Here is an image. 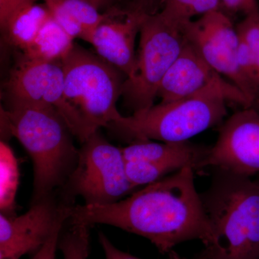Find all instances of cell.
Returning <instances> with one entry per match:
<instances>
[{
  "label": "cell",
  "mask_w": 259,
  "mask_h": 259,
  "mask_svg": "<svg viewBox=\"0 0 259 259\" xmlns=\"http://www.w3.org/2000/svg\"><path fill=\"white\" fill-rule=\"evenodd\" d=\"M68 221L120 228L149 240L163 254L185 242L200 240L205 246L212 239L202 197L194 183V170L190 166L114 203L71 205Z\"/></svg>",
  "instance_id": "1"
},
{
  "label": "cell",
  "mask_w": 259,
  "mask_h": 259,
  "mask_svg": "<svg viewBox=\"0 0 259 259\" xmlns=\"http://www.w3.org/2000/svg\"><path fill=\"white\" fill-rule=\"evenodd\" d=\"M4 128L25 148L33 164L32 204L53 195L74 170L79 149L71 131L54 107L32 102H7Z\"/></svg>",
  "instance_id": "2"
},
{
  "label": "cell",
  "mask_w": 259,
  "mask_h": 259,
  "mask_svg": "<svg viewBox=\"0 0 259 259\" xmlns=\"http://www.w3.org/2000/svg\"><path fill=\"white\" fill-rule=\"evenodd\" d=\"M227 102L251 107L243 93L221 77L199 93L177 101L153 105L122 115L109 125L131 143L141 141L182 142L214 126L227 115Z\"/></svg>",
  "instance_id": "3"
},
{
  "label": "cell",
  "mask_w": 259,
  "mask_h": 259,
  "mask_svg": "<svg viewBox=\"0 0 259 259\" xmlns=\"http://www.w3.org/2000/svg\"><path fill=\"white\" fill-rule=\"evenodd\" d=\"M200 194L212 239L207 259H259V187L250 177L212 169Z\"/></svg>",
  "instance_id": "4"
},
{
  "label": "cell",
  "mask_w": 259,
  "mask_h": 259,
  "mask_svg": "<svg viewBox=\"0 0 259 259\" xmlns=\"http://www.w3.org/2000/svg\"><path fill=\"white\" fill-rule=\"evenodd\" d=\"M66 98L95 128L108 127L122 117L117 102L127 76L78 44L61 61Z\"/></svg>",
  "instance_id": "5"
},
{
  "label": "cell",
  "mask_w": 259,
  "mask_h": 259,
  "mask_svg": "<svg viewBox=\"0 0 259 259\" xmlns=\"http://www.w3.org/2000/svg\"><path fill=\"white\" fill-rule=\"evenodd\" d=\"M185 42L183 30L159 13L145 18L139 33L136 74L126 79L122 90L124 102L133 113L154 105L160 83Z\"/></svg>",
  "instance_id": "6"
},
{
  "label": "cell",
  "mask_w": 259,
  "mask_h": 259,
  "mask_svg": "<svg viewBox=\"0 0 259 259\" xmlns=\"http://www.w3.org/2000/svg\"><path fill=\"white\" fill-rule=\"evenodd\" d=\"M121 148L110 144L99 131L81 144L74 170L63 186L64 203L76 197L84 204H107L135 192L126 174Z\"/></svg>",
  "instance_id": "7"
},
{
  "label": "cell",
  "mask_w": 259,
  "mask_h": 259,
  "mask_svg": "<svg viewBox=\"0 0 259 259\" xmlns=\"http://www.w3.org/2000/svg\"><path fill=\"white\" fill-rule=\"evenodd\" d=\"M5 88L7 102H32L54 107L81 144L99 131L66 98L61 62L33 60L21 55Z\"/></svg>",
  "instance_id": "8"
},
{
  "label": "cell",
  "mask_w": 259,
  "mask_h": 259,
  "mask_svg": "<svg viewBox=\"0 0 259 259\" xmlns=\"http://www.w3.org/2000/svg\"><path fill=\"white\" fill-rule=\"evenodd\" d=\"M183 32L207 64L238 88L253 107L238 61L239 35L228 15L222 10L207 13L186 24Z\"/></svg>",
  "instance_id": "9"
},
{
  "label": "cell",
  "mask_w": 259,
  "mask_h": 259,
  "mask_svg": "<svg viewBox=\"0 0 259 259\" xmlns=\"http://www.w3.org/2000/svg\"><path fill=\"white\" fill-rule=\"evenodd\" d=\"M221 169L241 176L259 175V112L244 107L223 122L202 170Z\"/></svg>",
  "instance_id": "10"
},
{
  "label": "cell",
  "mask_w": 259,
  "mask_h": 259,
  "mask_svg": "<svg viewBox=\"0 0 259 259\" xmlns=\"http://www.w3.org/2000/svg\"><path fill=\"white\" fill-rule=\"evenodd\" d=\"M52 196L32 204L20 216L1 213L0 259H20L45 244L66 204H56Z\"/></svg>",
  "instance_id": "11"
},
{
  "label": "cell",
  "mask_w": 259,
  "mask_h": 259,
  "mask_svg": "<svg viewBox=\"0 0 259 259\" xmlns=\"http://www.w3.org/2000/svg\"><path fill=\"white\" fill-rule=\"evenodd\" d=\"M96 29L90 44L95 53L132 79L136 71V41L145 18L151 14L133 3L126 9L114 8Z\"/></svg>",
  "instance_id": "12"
},
{
  "label": "cell",
  "mask_w": 259,
  "mask_h": 259,
  "mask_svg": "<svg viewBox=\"0 0 259 259\" xmlns=\"http://www.w3.org/2000/svg\"><path fill=\"white\" fill-rule=\"evenodd\" d=\"M221 77L186 39L180 55L160 83L157 97L161 103L177 101L199 93Z\"/></svg>",
  "instance_id": "13"
},
{
  "label": "cell",
  "mask_w": 259,
  "mask_h": 259,
  "mask_svg": "<svg viewBox=\"0 0 259 259\" xmlns=\"http://www.w3.org/2000/svg\"><path fill=\"white\" fill-rule=\"evenodd\" d=\"M210 147L182 142L136 141L121 148L126 161H147L166 165L177 171L190 166L194 171H202L204 160Z\"/></svg>",
  "instance_id": "14"
},
{
  "label": "cell",
  "mask_w": 259,
  "mask_h": 259,
  "mask_svg": "<svg viewBox=\"0 0 259 259\" xmlns=\"http://www.w3.org/2000/svg\"><path fill=\"white\" fill-rule=\"evenodd\" d=\"M51 17L47 5L30 3L15 12L1 27L7 41L20 51L32 44Z\"/></svg>",
  "instance_id": "15"
},
{
  "label": "cell",
  "mask_w": 259,
  "mask_h": 259,
  "mask_svg": "<svg viewBox=\"0 0 259 259\" xmlns=\"http://www.w3.org/2000/svg\"><path fill=\"white\" fill-rule=\"evenodd\" d=\"M74 40L51 17L22 55L33 60L61 62L74 47Z\"/></svg>",
  "instance_id": "16"
},
{
  "label": "cell",
  "mask_w": 259,
  "mask_h": 259,
  "mask_svg": "<svg viewBox=\"0 0 259 259\" xmlns=\"http://www.w3.org/2000/svg\"><path fill=\"white\" fill-rule=\"evenodd\" d=\"M0 166L1 213L7 215H15V195L19 180L18 166L14 153L4 141H2L0 144Z\"/></svg>",
  "instance_id": "17"
},
{
  "label": "cell",
  "mask_w": 259,
  "mask_h": 259,
  "mask_svg": "<svg viewBox=\"0 0 259 259\" xmlns=\"http://www.w3.org/2000/svg\"><path fill=\"white\" fill-rule=\"evenodd\" d=\"M70 226L59 236L58 248L64 259H88L90 253V228L83 224L69 223Z\"/></svg>",
  "instance_id": "18"
},
{
  "label": "cell",
  "mask_w": 259,
  "mask_h": 259,
  "mask_svg": "<svg viewBox=\"0 0 259 259\" xmlns=\"http://www.w3.org/2000/svg\"><path fill=\"white\" fill-rule=\"evenodd\" d=\"M62 4L74 17L83 30L82 40L90 44L94 32L105 20L106 14L100 13L85 0H61Z\"/></svg>",
  "instance_id": "19"
},
{
  "label": "cell",
  "mask_w": 259,
  "mask_h": 259,
  "mask_svg": "<svg viewBox=\"0 0 259 259\" xmlns=\"http://www.w3.org/2000/svg\"><path fill=\"white\" fill-rule=\"evenodd\" d=\"M236 28L240 38L249 49L259 70V9L245 15Z\"/></svg>",
  "instance_id": "20"
},
{
  "label": "cell",
  "mask_w": 259,
  "mask_h": 259,
  "mask_svg": "<svg viewBox=\"0 0 259 259\" xmlns=\"http://www.w3.org/2000/svg\"><path fill=\"white\" fill-rule=\"evenodd\" d=\"M51 17L56 23L67 32L73 38L83 37V30L81 25L74 17L61 3V0H44Z\"/></svg>",
  "instance_id": "21"
},
{
  "label": "cell",
  "mask_w": 259,
  "mask_h": 259,
  "mask_svg": "<svg viewBox=\"0 0 259 259\" xmlns=\"http://www.w3.org/2000/svg\"><path fill=\"white\" fill-rule=\"evenodd\" d=\"M195 0H161L159 14L168 23L183 29L191 21L189 12Z\"/></svg>",
  "instance_id": "22"
},
{
  "label": "cell",
  "mask_w": 259,
  "mask_h": 259,
  "mask_svg": "<svg viewBox=\"0 0 259 259\" xmlns=\"http://www.w3.org/2000/svg\"><path fill=\"white\" fill-rule=\"evenodd\" d=\"M71 206L66 205L64 210L61 213L59 221L56 223L54 231L51 233V236L36 253H35L32 259H56V250L58 249V243H59V236L61 232L64 228L65 223L68 221L70 214Z\"/></svg>",
  "instance_id": "23"
},
{
  "label": "cell",
  "mask_w": 259,
  "mask_h": 259,
  "mask_svg": "<svg viewBox=\"0 0 259 259\" xmlns=\"http://www.w3.org/2000/svg\"><path fill=\"white\" fill-rule=\"evenodd\" d=\"M99 241L105 253V259H142L118 249L101 232L99 233ZM193 259H207V258L203 252H202L200 255Z\"/></svg>",
  "instance_id": "24"
},
{
  "label": "cell",
  "mask_w": 259,
  "mask_h": 259,
  "mask_svg": "<svg viewBox=\"0 0 259 259\" xmlns=\"http://www.w3.org/2000/svg\"><path fill=\"white\" fill-rule=\"evenodd\" d=\"M222 10L237 14L243 13L246 15L259 9L257 0H221Z\"/></svg>",
  "instance_id": "25"
},
{
  "label": "cell",
  "mask_w": 259,
  "mask_h": 259,
  "mask_svg": "<svg viewBox=\"0 0 259 259\" xmlns=\"http://www.w3.org/2000/svg\"><path fill=\"white\" fill-rule=\"evenodd\" d=\"M30 1L32 3H36L37 0H30ZM85 1L88 2L89 3L93 5L97 9L101 10L103 8H108L117 0H85Z\"/></svg>",
  "instance_id": "26"
},
{
  "label": "cell",
  "mask_w": 259,
  "mask_h": 259,
  "mask_svg": "<svg viewBox=\"0 0 259 259\" xmlns=\"http://www.w3.org/2000/svg\"><path fill=\"white\" fill-rule=\"evenodd\" d=\"M144 1L148 2L155 6L158 7V8L161 9V0H144Z\"/></svg>",
  "instance_id": "27"
},
{
  "label": "cell",
  "mask_w": 259,
  "mask_h": 259,
  "mask_svg": "<svg viewBox=\"0 0 259 259\" xmlns=\"http://www.w3.org/2000/svg\"><path fill=\"white\" fill-rule=\"evenodd\" d=\"M254 180V182H255V183H256L257 185H258L259 187V175H257L256 178H255V180Z\"/></svg>",
  "instance_id": "28"
}]
</instances>
